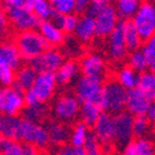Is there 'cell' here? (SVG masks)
<instances>
[{
  "label": "cell",
  "instance_id": "836d02e7",
  "mask_svg": "<svg viewBox=\"0 0 155 155\" xmlns=\"http://www.w3.org/2000/svg\"><path fill=\"white\" fill-rule=\"evenodd\" d=\"M0 154L1 155H23L22 144L20 141L0 138Z\"/></svg>",
  "mask_w": 155,
  "mask_h": 155
},
{
  "label": "cell",
  "instance_id": "8992f818",
  "mask_svg": "<svg viewBox=\"0 0 155 155\" xmlns=\"http://www.w3.org/2000/svg\"><path fill=\"white\" fill-rule=\"evenodd\" d=\"M24 92L13 85L0 88V114L1 116H18L23 111Z\"/></svg>",
  "mask_w": 155,
  "mask_h": 155
},
{
  "label": "cell",
  "instance_id": "277c9868",
  "mask_svg": "<svg viewBox=\"0 0 155 155\" xmlns=\"http://www.w3.org/2000/svg\"><path fill=\"white\" fill-rule=\"evenodd\" d=\"M142 41L154 37L155 33V5L150 1L140 2L139 8L130 20Z\"/></svg>",
  "mask_w": 155,
  "mask_h": 155
},
{
  "label": "cell",
  "instance_id": "60d3db41",
  "mask_svg": "<svg viewBox=\"0 0 155 155\" xmlns=\"http://www.w3.org/2000/svg\"><path fill=\"white\" fill-rule=\"evenodd\" d=\"M110 1H106V0H92L89 2V7L86 15L90 16V18H94V16L100 12L102 9H104L106 5H110Z\"/></svg>",
  "mask_w": 155,
  "mask_h": 155
},
{
  "label": "cell",
  "instance_id": "e575fe53",
  "mask_svg": "<svg viewBox=\"0 0 155 155\" xmlns=\"http://www.w3.org/2000/svg\"><path fill=\"white\" fill-rule=\"evenodd\" d=\"M85 151L86 155H103L102 144L92 132H89L85 142L81 147Z\"/></svg>",
  "mask_w": 155,
  "mask_h": 155
},
{
  "label": "cell",
  "instance_id": "ab89813d",
  "mask_svg": "<svg viewBox=\"0 0 155 155\" xmlns=\"http://www.w3.org/2000/svg\"><path fill=\"white\" fill-rule=\"evenodd\" d=\"M15 78V71L11 70L9 67L0 66V84L3 87H11L14 85Z\"/></svg>",
  "mask_w": 155,
  "mask_h": 155
},
{
  "label": "cell",
  "instance_id": "cb8c5ba5",
  "mask_svg": "<svg viewBox=\"0 0 155 155\" xmlns=\"http://www.w3.org/2000/svg\"><path fill=\"white\" fill-rule=\"evenodd\" d=\"M120 26H122L125 44H126V47H127V49H128V51L139 50L141 45H142V40H141L139 34L137 33V31H136V28H134L132 22L131 21H122L120 22Z\"/></svg>",
  "mask_w": 155,
  "mask_h": 155
},
{
  "label": "cell",
  "instance_id": "30bf717a",
  "mask_svg": "<svg viewBox=\"0 0 155 155\" xmlns=\"http://www.w3.org/2000/svg\"><path fill=\"white\" fill-rule=\"evenodd\" d=\"M80 102L74 94H63L55 101L53 111L60 122H72L79 114Z\"/></svg>",
  "mask_w": 155,
  "mask_h": 155
},
{
  "label": "cell",
  "instance_id": "7402d4cb",
  "mask_svg": "<svg viewBox=\"0 0 155 155\" xmlns=\"http://www.w3.org/2000/svg\"><path fill=\"white\" fill-rule=\"evenodd\" d=\"M74 34L80 42H89L92 40L93 37L96 36V26L93 18L86 14L78 18Z\"/></svg>",
  "mask_w": 155,
  "mask_h": 155
},
{
  "label": "cell",
  "instance_id": "4316f807",
  "mask_svg": "<svg viewBox=\"0 0 155 155\" xmlns=\"http://www.w3.org/2000/svg\"><path fill=\"white\" fill-rule=\"evenodd\" d=\"M137 88L147 93V96L154 100L155 97V75L152 71H145L138 74Z\"/></svg>",
  "mask_w": 155,
  "mask_h": 155
},
{
  "label": "cell",
  "instance_id": "e0dca14e",
  "mask_svg": "<svg viewBox=\"0 0 155 155\" xmlns=\"http://www.w3.org/2000/svg\"><path fill=\"white\" fill-rule=\"evenodd\" d=\"M101 144H110L113 142L114 128L113 118L110 113L102 112L96 124L93 125V132Z\"/></svg>",
  "mask_w": 155,
  "mask_h": 155
},
{
  "label": "cell",
  "instance_id": "1f68e13d",
  "mask_svg": "<svg viewBox=\"0 0 155 155\" xmlns=\"http://www.w3.org/2000/svg\"><path fill=\"white\" fill-rule=\"evenodd\" d=\"M140 51L142 53L144 58L145 62H147V68L149 71H154L155 68V38L145 40L141 47H140Z\"/></svg>",
  "mask_w": 155,
  "mask_h": 155
},
{
  "label": "cell",
  "instance_id": "ffe728a7",
  "mask_svg": "<svg viewBox=\"0 0 155 155\" xmlns=\"http://www.w3.org/2000/svg\"><path fill=\"white\" fill-rule=\"evenodd\" d=\"M1 117V134L3 138L20 141L23 119L18 116H0Z\"/></svg>",
  "mask_w": 155,
  "mask_h": 155
},
{
  "label": "cell",
  "instance_id": "816d5d0a",
  "mask_svg": "<svg viewBox=\"0 0 155 155\" xmlns=\"http://www.w3.org/2000/svg\"><path fill=\"white\" fill-rule=\"evenodd\" d=\"M0 155H1V154H0Z\"/></svg>",
  "mask_w": 155,
  "mask_h": 155
},
{
  "label": "cell",
  "instance_id": "f546056e",
  "mask_svg": "<svg viewBox=\"0 0 155 155\" xmlns=\"http://www.w3.org/2000/svg\"><path fill=\"white\" fill-rule=\"evenodd\" d=\"M89 132H90L89 128L85 124L81 122L77 123L71 130L70 140H68L70 145H72L73 147H81Z\"/></svg>",
  "mask_w": 155,
  "mask_h": 155
},
{
  "label": "cell",
  "instance_id": "4fadbf2b",
  "mask_svg": "<svg viewBox=\"0 0 155 155\" xmlns=\"http://www.w3.org/2000/svg\"><path fill=\"white\" fill-rule=\"evenodd\" d=\"M96 26V36L106 37L118 25V16L112 3L106 5L93 18Z\"/></svg>",
  "mask_w": 155,
  "mask_h": 155
},
{
  "label": "cell",
  "instance_id": "7c38bea8",
  "mask_svg": "<svg viewBox=\"0 0 155 155\" xmlns=\"http://www.w3.org/2000/svg\"><path fill=\"white\" fill-rule=\"evenodd\" d=\"M57 78L54 73H39L33 84L31 90L42 104L50 100L57 89Z\"/></svg>",
  "mask_w": 155,
  "mask_h": 155
},
{
  "label": "cell",
  "instance_id": "5bb4252c",
  "mask_svg": "<svg viewBox=\"0 0 155 155\" xmlns=\"http://www.w3.org/2000/svg\"><path fill=\"white\" fill-rule=\"evenodd\" d=\"M79 71L83 76L102 78L105 73V63L103 58L98 53H88L80 60Z\"/></svg>",
  "mask_w": 155,
  "mask_h": 155
},
{
  "label": "cell",
  "instance_id": "f35d334b",
  "mask_svg": "<svg viewBox=\"0 0 155 155\" xmlns=\"http://www.w3.org/2000/svg\"><path fill=\"white\" fill-rule=\"evenodd\" d=\"M78 22V16L76 14H68V15H63L62 21L60 24V29L63 31V33H74L76 28V25H77Z\"/></svg>",
  "mask_w": 155,
  "mask_h": 155
},
{
  "label": "cell",
  "instance_id": "74e56055",
  "mask_svg": "<svg viewBox=\"0 0 155 155\" xmlns=\"http://www.w3.org/2000/svg\"><path fill=\"white\" fill-rule=\"evenodd\" d=\"M136 155H154V144L147 138H139L134 142Z\"/></svg>",
  "mask_w": 155,
  "mask_h": 155
},
{
  "label": "cell",
  "instance_id": "9a60e30c",
  "mask_svg": "<svg viewBox=\"0 0 155 155\" xmlns=\"http://www.w3.org/2000/svg\"><path fill=\"white\" fill-rule=\"evenodd\" d=\"M22 62L23 60L14 41L0 42V66L16 71L22 66Z\"/></svg>",
  "mask_w": 155,
  "mask_h": 155
},
{
  "label": "cell",
  "instance_id": "f6af8a7d",
  "mask_svg": "<svg viewBox=\"0 0 155 155\" xmlns=\"http://www.w3.org/2000/svg\"><path fill=\"white\" fill-rule=\"evenodd\" d=\"M55 155H75V147L70 144H63L58 147Z\"/></svg>",
  "mask_w": 155,
  "mask_h": 155
},
{
  "label": "cell",
  "instance_id": "7dc6e473",
  "mask_svg": "<svg viewBox=\"0 0 155 155\" xmlns=\"http://www.w3.org/2000/svg\"><path fill=\"white\" fill-rule=\"evenodd\" d=\"M144 116L147 117V119L150 123L154 122V119H155V105H154V103L149 107V110L147 111V113H145Z\"/></svg>",
  "mask_w": 155,
  "mask_h": 155
},
{
  "label": "cell",
  "instance_id": "ac0fdd59",
  "mask_svg": "<svg viewBox=\"0 0 155 155\" xmlns=\"http://www.w3.org/2000/svg\"><path fill=\"white\" fill-rule=\"evenodd\" d=\"M38 31L48 46L57 47L65 41V34L51 21L40 22L38 25Z\"/></svg>",
  "mask_w": 155,
  "mask_h": 155
},
{
  "label": "cell",
  "instance_id": "5b68a950",
  "mask_svg": "<svg viewBox=\"0 0 155 155\" xmlns=\"http://www.w3.org/2000/svg\"><path fill=\"white\" fill-rule=\"evenodd\" d=\"M103 86L102 78L80 76L75 85V97L80 103L93 102L99 105L103 92Z\"/></svg>",
  "mask_w": 155,
  "mask_h": 155
},
{
  "label": "cell",
  "instance_id": "b9f144b4",
  "mask_svg": "<svg viewBox=\"0 0 155 155\" xmlns=\"http://www.w3.org/2000/svg\"><path fill=\"white\" fill-rule=\"evenodd\" d=\"M24 103H25L26 107H34V106H38L42 104L31 89L24 92Z\"/></svg>",
  "mask_w": 155,
  "mask_h": 155
},
{
  "label": "cell",
  "instance_id": "f1b7e54d",
  "mask_svg": "<svg viewBox=\"0 0 155 155\" xmlns=\"http://www.w3.org/2000/svg\"><path fill=\"white\" fill-rule=\"evenodd\" d=\"M31 11L40 22L50 21L51 16L54 13L50 5V1H47V0H33Z\"/></svg>",
  "mask_w": 155,
  "mask_h": 155
},
{
  "label": "cell",
  "instance_id": "d6a6232c",
  "mask_svg": "<svg viewBox=\"0 0 155 155\" xmlns=\"http://www.w3.org/2000/svg\"><path fill=\"white\" fill-rule=\"evenodd\" d=\"M128 66H129L132 71L138 73V74L143 73L149 70V68H147V62H145V60H144V58H143L141 51H140V49L130 52V54L128 55Z\"/></svg>",
  "mask_w": 155,
  "mask_h": 155
},
{
  "label": "cell",
  "instance_id": "9c48e42d",
  "mask_svg": "<svg viewBox=\"0 0 155 155\" xmlns=\"http://www.w3.org/2000/svg\"><path fill=\"white\" fill-rule=\"evenodd\" d=\"M20 140L36 147L37 149H42L49 144V137L46 127L41 124L26 122V120H23L22 124Z\"/></svg>",
  "mask_w": 155,
  "mask_h": 155
},
{
  "label": "cell",
  "instance_id": "8fae6325",
  "mask_svg": "<svg viewBox=\"0 0 155 155\" xmlns=\"http://www.w3.org/2000/svg\"><path fill=\"white\" fill-rule=\"evenodd\" d=\"M153 99L149 97L147 93L141 91L139 88H134L127 91L126 99V109L127 112L136 116H144L147 111L153 104Z\"/></svg>",
  "mask_w": 155,
  "mask_h": 155
},
{
  "label": "cell",
  "instance_id": "d4e9b609",
  "mask_svg": "<svg viewBox=\"0 0 155 155\" xmlns=\"http://www.w3.org/2000/svg\"><path fill=\"white\" fill-rule=\"evenodd\" d=\"M101 114H102V110L96 103H93V102L80 103L79 114L78 115L80 116L81 123L85 124L88 128L89 127H93V125L96 124V122L98 120Z\"/></svg>",
  "mask_w": 155,
  "mask_h": 155
},
{
  "label": "cell",
  "instance_id": "2e32d148",
  "mask_svg": "<svg viewBox=\"0 0 155 155\" xmlns=\"http://www.w3.org/2000/svg\"><path fill=\"white\" fill-rule=\"evenodd\" d=\"M109 53L111 59L117 62L123 61L128 54V49L125 44L120 22L109 35Z\"/></svg>",
  "mask_w": 155,
  "mask_h": 155
},
{
  "label": "cell",
  "instance_id": "681fc988",
  "mask_svg": "<svg viewBox=\"0 0 155 155\" xmlns=\"http://www.w3.org/2000/svg\"><path fill=\"white\" fill-rule=\"evenodd\" d=\"M75 155H86L83 147H75Z\"/></svg>",
  "mask_w": 155,
  "mask_h": 155
},
{
  "label": "cell",
  "instance_id": "ee69618b",
  "mask_svg": "<svg viewBox=\"0 0 155 155\" xmlns=\"http://www.w3.org/2000/svg\"><path fill=\"white\" fill-rule=\"evenodd\" d=\"M9 18L5 11L3 10L1 7H0V36H3L7 31H8L9 28Z\"/></svg>",
  "mask_w": 155,
  "mask_h": 155
},
{
  "label": "cell",
  "instance_id": "484cf974",
  "mask_svg": "<svg viewBox=\"0 0 155 155\" xmlns=\"http://www.w3.org/2000/svg\"><path fill=\"white\" fill-rule=\"evenodd\" d=\"M140 5V1L138 0H119L114 5L118 18H120L123 21H130L137 12Z\"/></svg>",
  "mask_w": 155,
  "mask_h": 155
},
{
  "label": "cell",
  "instance_id": "d6986e66",
  "mask_svg": "<svg viewBox=\"0 0 155 155\" xmlns=\"http://www.w3.org/2000/svg\"><path fill=\"white\" fill-rule=\"evenodd\" d=\"M46 127L48 137H49V142L53 143L55 145H63L70 140L71 129L65 123L60 122V120H52L48 123Z\"/></svg>",
  "mask_w": 155,
  "mask_h": 155
},
{
  "label": "cell",
  "instance_id": "603a6c76",
  "mask_svg": "<svg viewBox=\"0 0 155 155\" xmlns=\"http://www.w3.org/2000/svg\"><path fill=\"white\" fill-rule=\"evenodd\" d=\"M37 73L28 65H23L15 71V78H14V86L23 92L29 90L33 87Z\"/></svg>",
  "mask_w": 155,
  "mask_h": 155
},
{
  "label": "cell",
  "instance_id": "ba28073f",
  "mask_svg": "<svg viewBox=\"0 0 155 155\" xmlns=\"http://www.w3.org/2000/svg\"><path fill=\"white\" fill-rule=\"evenodd\" d=\"M64 62V54L55 48H48L46 51L29 61V66L37 74L55 73Z\"/></svg>",
  "mask_w": 155,
  "mask_h": 155
},
{
  "label": "cell",
  "instance_id": "4dcf8cb0",
  "mask_svg": "<svg viewBox=\"0 0 155 155\" xmlns=\"http://www.w3.org/2000/svg\"><path fill=\"white\" fill-rule=\"evenodd\" d=\"M47 113L48 111H47L45 104H40V105L34 106V107H26L25 111H23V120L40 124V122L46 118Z\"/></svg>",
  "mask_w": 155,
  "mask_h": 155
},
{
  "label": "cell",
  "instance_id": "44dd1931",
  "mask_svg": "<svg viewBox=\"0 0 155 155\" xmlns=\"http://www.w3.org/2000/svg\"><path fill=\"white\" fill-rule=\"evenodd\" d=\"M79 73V65L74 60L64 61L60 68L54 73L58 85L66 86L77 78Z\"/></svg>",
  "mask_w": 155,
  "mask_h": 155
},
{
  "label": "cell",
  "instance_id": "3957f363",
  "mask_svg": "<svg viewBox=\"0 0 155 155\" xmlns=\"http://www.w3.org/2000/svg\"><path fill=\"white\" fill-rule=\"evenodd\" d=\"M127 90L117 83L116 80H110L103 86V92L99 106L102 111L117 114L126 109Z\"/></svg>",
  "mask_w": 155,
  "mask_h": 155
},
{
  "label": "cell",
  "instance_id": "52a82bcc",
  "mask_svg": "<svg viewBox=\"0 0 155 155\" xmlns=\"http://www.w3.org/2000/svg\"><path fill=\"white\" fill-rule=\"evenodd\" d=\"M113 118L114 136L113 142L116 145L124 149L127 144L132 142L134 131H132V124H134V116L130 115L127 111L112 115Z\"/></svg>",
  "mask_w": 155,
  "mask_h": 155
},
{
  "label": "cell",
  "instance_id": "83f0119b",
  "mask_svg": "<svg viewBox=\"0 0 155 155\" xmlns=\"http://www.w3.org/2000/svg\"><path fill=\"white\" fill-rule=\"evenodd\" d=\"M117 83L124 87L127 91L137 87L138 83V73L132 71L129 66H125L120 68L117 74Z\"/></svg>",
  "mask_w": 155,
  "mask_h": 155
},
{
  "label": "cell",
  "instance_id": "c3c4849f",
  "mask_svg": "<svg viewBox=\"0 0 155 155\" xmlns=\"http://www.w3.org/2000/svg\"><path fill=\"white\" fill-rule=\"evenodd\" d=\"M122 155H136L134 147V142H130L129 144H127L126 147L123 149Z\"/></svg>",
  "mask_w": 155,
  "mask_h": 155
},
{
  "label": "cell",
  "instance_id": "d590c367",
  "mask_svg": "<svg viewBox=\"0 0 155 155\" xmlns=\"http://www.w3.org/2000/svg\"><path fill=\"white\" fill-rule=\"evenodd\" d=\"M151 130V123L147 119L145 116H136L134 117V124H132V131L134 136L139 138H145Z\"/></svg>",
  "mask_w": 155,
  "mask_h": 155
},
{
  "label": "cell",
  "instance_id": "bcb514c9",
  "mask_svg": "<svg viewBox=\"0 0 155 155\" xmlns=\"http://www.w3.org/2000/svg\"><path fill=\"white\" fill-rule=\"evenodd\" d=\"M22 151H23V155H39V149L28 143L22 144Z\"/></svg>",
  "mask_w": 155,
  "mask_h": 155
},
{
  "label": "cell",
  "instance_id": "7bdbcfd3",
  "mask_svg": "<svg viewBox=\"0 0 155 155\" xmlns=\"http://www.w3.org/2000/svg\"><path fill=\"white\" fill-rule=\"evenodd\" d=\"M89 0H75V5H74V14L76 15H85L87 13L89 7Z\"/></svg>",
  "mask_w": 155,
  "mask_h": 155
},
{
  "label": "cell",
  "instance_id": "7a4b0ae2",
  "mask_svg": "<svg viewBox=\"0 0 155 155\" xmlns=\"http://www.w3.org/2000/svg\"><path fill=\"white\" fill-rule=\"evenodd\" d=\"M15 44L22 60L31 61L40 53L46 51L49 46L37 29L20 31L15 37Z\"/></svg>",
  "mask_w": 155,
  "mask_h": 155
},
{
  "label": "cell",
  "instance_id": "8d00e7d4",
  "mask_svg": "<svg viewBox=\"0 0 155 155\" xmlns=\"http://www.w3.org/2000/svg\"><path fill=\"white\" fill-rule=\"evenodd\" d=\"M53 12L61 15H68L74 13L75 0H52L50 1Z\"/></svg>",
  "mask_w": 155,
  "mask_h": 155
},
{
  "label": "cell",
  "instance_id": "f907efd6",
  "mask_svg": "<svg viewBox=\"0 0 155 155\" xmlns=\"http://www.w3.org/2000/svg\"><path fill=\"white\" fill-rule=\"evenodd\" d=\"M2 137V134H1V117H0V138Z\"/></svg>",
  "mask_w": 155,
  "mask_h": 155
},
{
  "label": "cell",
  "instance_id": "6da1fadb",
  "mask_svg": "<svg viewBox=\"0 0 155 155\" xmlns=\"http://www.w3.org/2000/svg\"><path fill=\"white\" fill-rule=\"evenodd\" d=\"M24 2L25 0H5L0 2V7L5 11L9 22L20 31L36 29L40 21L33 11L26 8Z\"/></svg>",
  "mask_w": 155,
  "mask_h": 155
}]
</instances>
